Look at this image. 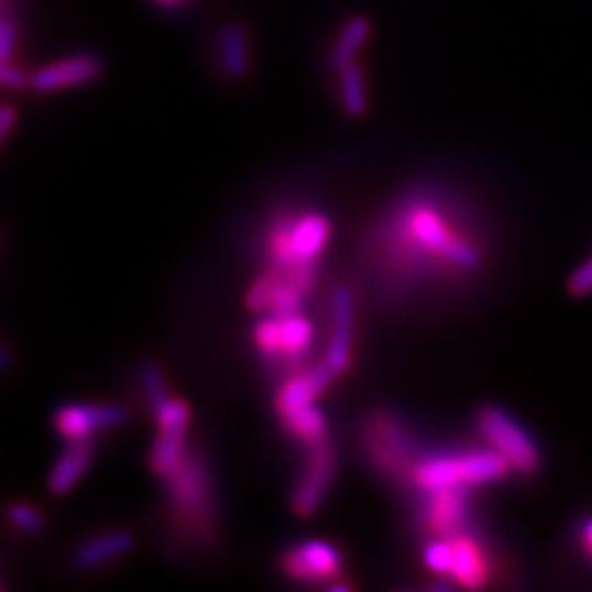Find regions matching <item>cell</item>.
Instances as JSON below:
<instances>
[{"instance_id": "9a60e30c", "label": "cell", "mask_w": 592, "mask_h": 592, "mask_svg": "<svg viewBox=\"0 0 592 592\" xmlns=\"http://www.w3.org/2000/svg\"><path fill=\"white\" fill-rule=\"evenodd\" d=\"M452 545H454V567L450 575H454L457 582L463 584L465 589H481L487 582V564L479 547L474 545V540L463 536L452 540Z\"/></svg>"}, {"instance_id": "d6986e66", "label": "cell", "mask_w": 592, "mask_h": 592, "mask_svg": "<svg viewBox=\"0 0 592 592\" xmlns=\"http://www.w3.org/2000/svg\"><path fill=\"white\" fill-rule=\"evenodd\" d=\"M340 99L342 108L351 117H360L366 110V86L364 73L355 62L340 68Z\"/></svg>"}, {"instance_id": "e0dca14e", "label": "cell", "mask_w": 592, "mask_h": 592, "mask_svg": "<svg viewBox=\"0 0 592 592\" xmlns=\"http://www.w3.org/2000/svg\"><path fill=\"white\" fill-rule=\"evenodd\" d=\"M185 432L187 428H161L150 459L158 476L167 479L185 459Z\"/></svg>"}, {"instance_id": "ac0fdd59", "label": "cell", "mask_w": 592, "mask_h": 592, "mask_svg": "<svg viewBox=\"0 0 592 592\" xmlns=\"http://www.w3.org/2000/svg\"><path fill=\"white\" fill-rule=\"evenodd\" d=\"M369 35H371V22H369L364 15H355V18H351V20L342 26V31H340V35H338V40H336V44H333V48H331L329 64H331L336 70H340L342 66H347L349 62H353V55H355L358 48L369 40Z\"/></svg>"}, {"instance_id": "5bb4252c", "label": "cell", "mask_w": 592, "mask_h": 592, "mask_svg": "<svg viewBox=\"0 0 592 592\" xmlns=\"http://www.w3.org/2000/svg\"><path fill=\"white\" fill-rule=\"evenodd\" d=\"M92 459V448L88 441H73V446L62 454V459L55 463L48 487L53 494L68 492L86 472Z\"/></svg>"}, {"instance_id": "484cf974", "label": "cell", "mask_w": 592, "mask_h": 592, "mask_svg": "<svg viewBox=\"0 0 592 592\" xmlns=\"http://www.w3.org/2000/svg\"><path fill=\"white\" fill-rule=\"evenodd\" d=\"M15 48V26L13 22L4 15L2 24H0V59L2 62H11Z\"/></svg>"}, {"instance_id": "f546056e", "label": "cell", "mask_w": 592, "mask_h": 592, "mask_svg": "<svg viewBox=\"0 0 592 592\" xmlns=\"http://www.w3.org/2000/svg\"><path fill=\"white\" fill-rule=\"evenodd\" d=\"M161 4H176V2H180V0H158Z\"/></svg>"}, {"instance_id": "52a82bcc", "label": "cell", "mask_w": 592, "mask_h": 592, "mask_svg": "<svg viewBox=\"0 0 592 592\" xmlns=\"http://www.w3.org/2000/svg\"><path fill=\"white\" fill-rule=\"evenodd\" d=\"M99 75H101V62L95 55H73L40 68L29 84L37 92H53L59 88L88 84Z\"/></svg>"}, {"instance_id": "2e32d148", "label": "cell", "mask_w": 592, "mask_h": 592, "mask_svg": "<svg viewBox=\"0 0 592 592\" xmlns=\"http://www.w3.org/2000/svg\"><path fill=\"white\" fill-rule=\"evenodd\" d=\"M130 547H132V536L130 534L112 531V534H106V536L84 545L77 551L75 562L81 569H95V567H101V564L128 553Z\"/></svg>"}, {"instance_id": "8992f818", "label": "cell", "mask_w": 592, "mask_h": 592, "mask_svg": "<svg viewBox=\"0 0 592 592\" xmlns=\"http://www.w3.org/2000/svg\"><path fill=\"white\" fill-rule=\"evenodd\" d=\"M125 421L121 406H64L55 415V426L68 441H88L97 430L112 428Z\"/></svg>"}, {"instance_id": "ba28073f", "label": "cell", "mask_w": 592, "mask_h": 592, "mask_svg": "<svg viewBox=\"0 0 592 592\" xmlns=\"http://www.w3.org/2000/svg\"><path fill=\"white\" fill-rule=\"evenodd\" d=\"M366 439L373 459L388 472H399L410 457V441L402 424L393 417L373 419Z\"/></svg>"}, {"instance_id": "9c48e42d", "label": "cell", "mask_w": 592, "mask_h": 592, "mask_svg": "<svg viewBox=\"0 0 592 592\" xmlns=\"http://www.w3.org/2000/svg\"><path fill=\"white\" fill-rule=\"evenodd\" d=\"M413 481L426 494H437L452 487H470L463 470V454L426 457L413 468Z\"/></svg>"}, {"instance_id": "83f0119b", "label": "cell", "mask_w": 592, "mask_h": 592, "mask_svg": "<svg viewBox=\"0 0 592 592\" xmlns=\"http://www.w3.org/2000/svg\"><path fill=\"white\" fill-rule=\"evenodd\" d=\"M13 121H15V112H13V108H11V106H4L2 112H0V134H2V139H7V134L11 132Z\"/></svg>"}, {"instance_id": "8fae6325", "label": "cell", "mask_w": 592, "mask_h": 592, "mask_svg": "<svg viewBox=\"0 0 592 592\" xmlns=\"http://www.w3.org/2000/svg\"><path fill=\"white\" fill-rule=\"evenodd\" d=\"M465 518H468L465 487H452V490L430 494L426 520L437 534H441L450 540L461 538Z\"/></svg>"}, {"instance_id": "7c38bea8", "label": "cell", "mask_w": 592, "mask_h": 592, "mask_svg": "<svg viewBox=\"0 0 592 592\" xmlns=\"http://www.w3.org/2000/svg\"><path fill=\"white\" fill-rule=\"evenodd\" d=\"M333 375L336 373L322 362L320 366H316L307 373H300L290 382H286L284 388L279 391V397H277V406H279L282 415H288L303 406H309L327 388V384L331 382Z\"/></svg>"}, {"instance_id": "d4e9b609", "label": "cell", "mask_w": 592, "mask_h": 592, "mask_svg": "<svg viewBox=\"0 0 592 592\" xmlns=\"http://www.w3.org/2000/svg\"><path fill=\"white\" fill-rule=\"evenodd\" d=\"M569 290L575 296H586L592 293V257L580 271L573 273L569 282Z\"/></svg>"}, {"instance_id": "5b68a950", "label": "cell", "mask_w": 592, "mask_h": 592, "mask_svg": "<svg viewBox=\"0 0 592 592\" xmlns=\"http://www.w3.org/2000/svg\"><path fill=\"white\" fill-rule=\"evenodd\" d=\"M284 569L298 582H322V580L338 578L340 558L331 545L320 542V540H309V542L298 545L286 556Z\"/></svg>"}, {"instance_id": "7402d4cb", "label": "cell", "mask_w": 592, "mask_h": 592, "mask_svg": "<svg viewBox=\"0 0 592 592\" xmlns=\"http://www.w3.org/2000/svg\"><path fill=\"white\" fill-rule=\"evenodd\" d=\"M424 560L430 571L446 575L452 573L454 567V545L452 542H430L424 551Z\"/></svg>"}, {"instance_id": "6da1fadb", "label": "cell", "mask_w": 592, "mask_h": 592, "mask_svg": "<svg viewBox=\"0 0 592 592\" xmlns=\"http://www.w3.org/2000/svg\"><path fill=\"white\" fill-rule=\"evenodd\" d=\"M388 251L393 264L406 271H430L437 266L476 271L479 251L448 224V216L426 200H413L395 211L388 227Z\"/></svg>"}, {"instance_id": "44dd1931", "label": "cell", "mask_w": 592, "mask_h": 592, "mask_svg": "<svg viewBox=\"0 0 592 592\" xmlns=\"http://www.w3.org/2000/svg\"><path fill=\"white\" fill-rule=\"evenodd\" d=\"M282 318V358H298L311 342V325L298 316H279Z\"/></svg>"}, {"instance_id": "cb8c5ba5", "label": "cell", "mask_w": 592, "mask_h": 592, "mask_svg": "<svg viewBox=\"0 0 592 592\" xmlns=\"http://www.w3.org/2000/svg\"><path fill=\"white\" fill-rule=\"evenodd\" d=\"M143 380H145V388H147V393H150V397H152V404H158L161 399L167 397L165 386H163V380H161V373H158L156 366L147 364V366L143 369Z\"/></svg>"}, {"instance_id": "4316f807", "label": "cell", "mask_w": 592, "mask_h": 592, "mask_svg": "<svg viewBox=\"0 0 592 592\" xmlns=\"http://www.w3.org/2000/svg\"><path fill=\"white\" fill-rule=\"evenodd\" d=\"M0 79L7 88H22L26 84V75L18 66H13L11 62H2Z\"/></svg>"}, {"instance_id": "30bf717a", "label": "cell", "mask_w": 592, "mask_h": 592, "mask_svg": "<svg viewBox=\"0 0 592 592\" xmlns=\"http://www.w3.org/2000/svg\"><path fill=\"white\" fill-rule=\"evenodd\" d=\"M333 327L331 340L327 347L325 364L333 373H342L349 366V349H351V325H353V296L344 286L333 290Z\"/></svg>"}, {"instance_id": "7a4b0ae2", "label": "cell", "mask_w": 592, "mask_h": 592, "mask_svg": "<svg viewBox=\"0 0 592 592\" xmlns=\"http://www.w3.org/2000/svg\"><path fill=\"white\" fill-rule=\"evenodd\" d=\"M169 505L174 520L194 540L209 538L211 527V492L207 470L198 457L185 454L180 465L167 476Z\"/></svg>"}, {"instance_id": "277c9868", "label": "cell", "mask_w": 592, "mask_h": 592, "mask_svg": "<svg viewBox=\"0 0 592 592\" xmlns=\"http://www.w3.org/2000/svg\"><path fill=\"white\" fill-rule=\"evenodd\" d=\"M309 448V459L293 498V507L298 516H311L316 512L333 474V452L327 439L311 443Z\"/></svg>"}, {"instance_id": "4fadbf2b", "label": "cell", "mask_w": 592, "mask_h": 592, "mask_svg": "<svg viewBox=\"0 0 592 592\" xmlns=\"http://www.w3.org/2000/svg\"><path fill=\"white\" fill-rule=\"evenodd\" d=\"M218 57L227 77L242 79L251 66V48L249 33L242 24H227L218 35Z\"/></svg>"}, {"instance_id": "603a6c76", "label": "cell", "mask_w": 592, "mask_h": 592, "mask_svg": "<svg viewBox=\"0 0 592 592\" xmlns=\"http://www.w3.org/2000/svg\"><path fill=\"white\" fill-rule=\"evenodd\" d=\"M9 523L24 534H35L42 529V516L26 505H11L9 507Z\"/></svg>"}, {"instance_id": "3957f363", "label": "cell", "mask_w": 592, "mask_h": 592, "mask_svg": "<svg viewBox=\"0 0 592 592\" xmlns=\"http://www.w3.org/2000/svg\"><path fill=\"white\" fill-rule=\"evenodd\" d=\"M479 428L483 437L490 441V446L507 459L512 468L518 472H534L540 463L538 450L534 441L527 437V432L503 410L498 408H485L479 415Z\"/></svg>"}, {"instance_id": "ffe728a7", "label": "cell", "mask_w": 592, "mask_h": 592, "mask_svg": "<svg viewBox=\"0 0 592 592\" xmlns=\"http://www.w3.org/2000/svg\"><path fill=\"white\" fill-rule=\"evenodd\" d=\"M284 421H286L288 430L298 439H303L307 446L325 439V417L314 404L284 415Z\"/></svg>"}, {"instance_id": "f1b7e54d", "label": "cell", "mask_w": 592, "mask_h": 592, "mask_svg": "<svg viewBox=\"0 0 592 592\" xmlns=\"http://www.w3.org/2000/svg\"><path fill=\"white\" fill-rule=\"evenodd\" d=\"M584 538H586V547H589V551L592 553V520L589 523L586 531H584Z\"/></svg>"}]
</instances>
